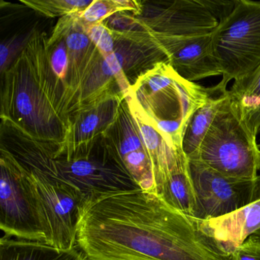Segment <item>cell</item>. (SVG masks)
Here are the masks:
<instances>
[{"instance_id": "6da1fadb", "label": "cell", "mask_w": 260, "mask_h": 260, "mask_svg": "<svg viewBox=\"0 0 260 260\" xmlns=\"http://www.w3.org/2000/svg\"><path fill=\"white\" fill-rule=\"evenodd\" d=\"M77 246L87 260H228L198 220L140 190L85 208Z\"/></svg>"}, {"instance_id": "7a4b0ae2", "label": "cell", "mask_w": 260, "mask_h": 260, "mask_svg": "<svg viewBox=\"0 0 260 260\" xmlns=\"http://www.w3.org/2000/svg\"><path fill=\"white\" fill-rule=\"evenodd\" d=\"M16 159L34 189L45 243L60 249L77 246V228L85 208L80 191L59 175L51 155L28 153Z\"/></svg>"}, {"instance_id": "3957f363", "label": "cell", "mask_w": 260, "mask_h": 260, "mask_svg": "<svg viewBox=\"0 0 260 260\" xmlns=\"http://www.w3.org/2000/svg\"><path fill=\"white\" fill-rule=\"evenodd\" d=\"M54 161L59 175L81 193L84 210L106 198L142 190L108 144H81L59 153Z\"/></svg>"}, {"instance_id": "277c9868", "label": "cell", "mask_w": 260, "mask_h": 260, "mask_svg": "<svg viewBox=\"0 0 260 260\" xmlns=\"http://www.w3.org/2000/svg\"><path fill=\"white\" fill-rule=\"evenodd\" d=\"M196 159L228 177L255 180L258 176L260 148L256 138L240 120L228 94L201 144Z\"/></svg>"}, {"instance_id": "5b68a950", "label": "cell", "mask_w": 260, "mask_h": 260, "mask_svg": "<svg viewBox=\"0 0 260 260\" xmlns=\"http://www.w3.org/2000/svg\"><path fill=\"white\" fill-rule=\"evenodd\" d=\"M211 48L223 87L252 74L260 66V2L239 0L212 33Z\"/></svg>"}, {"instance_id": "8992f818", "label": "cell", "mask_w": 260, "mask_h": 260, "mask_svg": "<svg viewBox=\"0 0 260 260\" xmlns=\"http://www.w3.org/2000/svg\"><path fill=\"white\" fill-rule=\"evenodd\" d=\"M220 83L204 87L181 77L171 66L159 63L147 72L137 89L141 106L152 121H173L185 128L194 112L220 89Z\"/></svg>"}, {"instance_id": "52a82bcc", "label": "cell", "mask_w": 260, "mask_h": 260, "mask_svg": "<svg viewBox=\"0 0 260 260\" xmlns=\"http://www.w3.org/2000/svg\"><path fill=\"white\" fill-rule=\"evenodd\" d=\"M0 229L5 237L45 243L37 199L24 167L10 152L2 151Z\"/></svg>"}, {"instance_id": "ba28073f", "label": "cell", "mask_w": 260, "mask_h": 260, "mask_svg": "<svg viewBox=\"0 0 260 260\" xmlns=\"http://www.w3.org/2000/svg\"><path fill=\"white\" fill-rule=\"evenodd\" d=\"M196 194L194 218L208 220L232 214L252 203L255 180L220 174L199 160H188Z\"/></svg>"}, {"instance_id": "9c48e42d", "label": "cell", "mask_w": 260, "mask_h": 260, "mask_svg": "<svg viewBox=\"0 0 260 260\" xmlns=\"http://www.w3.org/2000/svg\"><path fill=\"white\" fill-rule=\"evenodd\" d=\"M152 24L154 34L189 38L211 34L219 22L202 0H180L159 9Z\"/></svg>"}, {"instance_id": "30bf717a", "label": "cell", "mask_w": 260, "mask_h": 260, "mask_svg": "<svg viewBox=\"0 0 260 260\" xmlns=\"http://www.w3.org/2000/svg\"><path fill=\"white\" fill-rule=\"evenodd\" d=\"M128 95L132 98L129 102L131 113L139 129L141 140L153 166L156 194H158L171 172L185 154L182 148L175 147L159 132L135 97L130 92Z\"/></svg>"}, {"instance_id": "8fae6325", "label": "cell", "mask_w": 260, "mask_h": 260, "mask_svg": "<svg viewBox=\"0 0 260 260\" xmlns=\"http://www.w3.org/2000/svg\"><path fill=\"white\" fill-rule=\"evenodd\" d=\"M198 222L201 231L230 255L260 230V199L228 215Z\"/></svg>"}, {"instance_id": "7c38bea8", "label": "cell", "mask_w": 260, "mask_h": 260, "mask_svg": "<svg viewBox=\"0 0 260 260\" xmlns=\"http://www.w3.org/2000/svg\"><path fill=\"white\" fill-rule=\"evenodd\" d=\"M212 33L185 38L172 53L168 65L185 80L194 83L207 77L222 75L211 48Z\"/></svg>"}, {"instance_id": "4fadbf2b", "label": "cell", "mask_w": 260, "mask_h": 260, "mask_svg": "<svg viewBox=\"0 0 260 260\" xmlns=\"http://www.w3.org/2000/svg\"><path fill=\"white\" fill-rule=\"evenodd\" d=\"M118 97L105 98L89 109L85 108L68 130V142L56 152L72 151L81 144L93 141L99 135H104L115 122L118 113Z\"/></svg>"}, {"instance_id": "5bb4252c", "label": "cell", "mask_w": 260, "mask_h": 260, "mask_svg": "<svg viewBox=\"0 0 260 260\" xmlns=\"http://www.w3.org/2000/svg\"><path fill=\"white\" fill-rule=\"evenodd\" d=\"M0 260H87L77 246L60 249L46 243L4 237L0 240Z\"/></svg>"}, {"instance_id": "9a60e30c", "label": "cell", "mask_w": 260, "mask_h": 260, "mask_svg": "<svg viewBox=\"0 0 260 260\" xmlns=\"http://www.w3.org/2000/svg\"><path fill=\"white\" fill-rule=\"evenodd\" d=\"M157 196L172 208L193 217L197 205L196 190L185 155L171 172Z\"/></svg>"}, {"instance_id": "2e32d148", "label": "cell", "mask_w": 260, "mask_h": 260, "mask_svg": "<svg viewBox=\"0 0 260 260\" xmlns=\"http://www.w3.org/2000/svg\"><path fill=\"white\" fill-rule=\"evenodd\" d=\"M228 94V89L222 88L204 106L197 109L190 118L182 143V150L188 160L197 159L201 144Z\"/></svg>"}, {"instance_id": "e0dca14e", "label": "cell", "mask_w": 260, "mask_h": 260, "mask_svg": "<svg viewBox=\"0 0 260 260\" xmlns=\"http://www.w3.org/2000/svg\"><path fill=\"white\" fill-rule=\"evenodd\" d=\"M133 4L130 1L94 0L86 10L76 13L77 23L81 27L101 23L117 12L135 10Z\"/></svg>"}, {"instance_id": "ac0fdd59", "label": "cell", "mask_w": 260, "mask_h": 260, "mask_svg": "<svg viewBox=\"0 0 260 260\" xmlns=\"http://www.w3.org/2000/svg\"><path fill=\"white\" fill-rule=\"evenodd\" d=\"M228 95L237 109L248 106L260 97V66L246 78L234 81Z\"/></svg>"}, {"instance_id": "d6986e66", "label": "cell", "mask_w": 260, "mask_h": 260, "mask_svg": "<svg viewBox=\"0 0 260 260\" xmlns=\"http://www.w3.org/2000/svg\"><path fill=\"white\" fill-rule=\"evenodd\" d=\"M92 1L73 0V1H31L24 2L31 8L50 17L57 16H69L86 10Z\"/></svg>"}, {"instance_id": "ffe728a7", "label": "cell", "mask_w": 260, "mask_h": 260, "mask_svg": "<svg viewBox=\"0 0 260 260\" xmlns=\"http://www.w3.org/2000/svg\"><path fill=\"white\" fill-rule=\"evenodd\" d=\"M81 28L92 43L96 47L103 58H106L115 52L112 35L102 22Z\"/></svg>"}, {"instance_id": "44dd1931", "label": "cell", "mask_w": 260, "mask_h": 260, "mask_svg": "<svg viewBox=\"0 0 260 260\" xmlns=\"http://www.w3.org/2000/svg\"><path fill=\"white\" fill-rule=\"evenodd\" d=\"M66 45L65 39H62L61 42L52 51L51 60H49L50 67L60 80H64L69 70V56Z\"/></svg>"}, {"instance_id": "7402d4cb", "label": "cell", "mask_w": 260, "mask_h": 260, "mask_svg": "<svg viewBox=\"0 0 260 260\" xmlns=\"http://www.w3.org/2000/svg\"><path fill=\"white\" fill-rule=\"evenodd\" d=\"M228 260H260V240L254 235L248 237L229 255Z\"/></svg>"}, {"instance_id": "603a6c76", "label": "cell", "mask_w": 260, "mask_h": 260, "mask_svg": "<svg viewBox=\"0 0 260 260\" xmlns=\"http://www.w3.org/2000/svg\"><path fill=\"white\" fill-rule=\"evenodd\" d=\"M238 1L239 0H202L203 5L218 22L223 20L232 13L238 4Z\"/></svg>"}, {"instance_id": "cb8c5ba5", "label": "cell", "mask_w": 260, "mask_h": 260, "mask_svg": "<svg viewBox=\"0 0 260 260\" xmlns=\"http://www.w3.org/2000/svg\"><path fill=\"white\" fill-rule=\"evenodd\" d=\"M69 34L65 37L68 50L70 51H86L89 49V47L92 46V43L88 36L85 34L84 31H75L74 32H68Z\"/></svg>"}, {"instance_id": "d4e9b609", "label": "cell", "mask_w": 260, "mask_h": 260, "mask_svg": "<svg viewBox=\"0 0 260 260\" xmlns=\"http://www.w3.org/2000/svg\"><path fill=\"white\" fill-rule=\"evenodd\" d=\"M260 199V169L258 171V176L255 179V189H254L253 199L252 202Z\"/></svg>"}, {"instance_id": "484cf974", "label": "cell", "mask_w": 260, "mask_h": 260, "mask_svg": "<svg viewBox=\"0 0 260 260\" xmlns=\"http://www.w3.org/2000/svg\"><path fill=\"white\" fill-rule=\"evenodd\" d=\"M252 235L255 236V237H257V238H258L260 240V230H258V231H256V232H255V234H252Z\"/></svg>"}, {"instance_id": "4316f807", "label": "cell", "mask_w": 260, "mask_h": 260, "mask_svg": "<svg viewBox=\"0 0 260 260\" xmlns=\"http://www.w3.org/2000/svg\"><path fill=\"white\" fill-rule=\"evenodd\" d=\"M258 147H259L260 148V144H258Z\"/></svg>"}, {"instance_id": "83f0119b", "label": "cell", "mask_w": 260, "mask_h": 260, "mask_svg": "<svg viewBox=\"0 0 260 260\" xmlns=\"http://www.w3.org/2000/svg\"><path fill=\"white\" fill-rule=\"evenodd\" d=\"M259 132H260V129H259Z\"/></svg>"}]
</instances>
